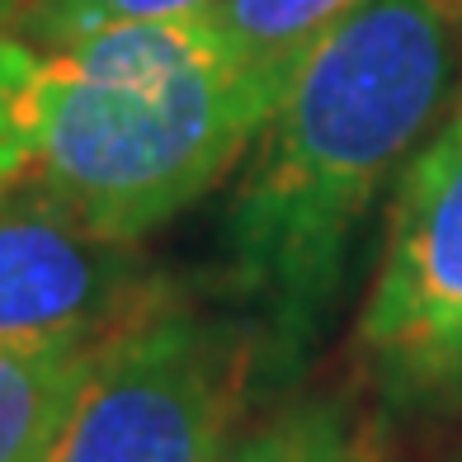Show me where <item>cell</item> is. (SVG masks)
Segmentation results:
<instances>
[{
    "instance_id": "obj_1",
    "label": "cell",
    "mask_w": 462,
    "mask_h": 462,
    "mask_svg": "<svg viewBox=\"0 0 462 462\" xmlns=\"http://www.w3.org/2000/svg\"><path fill=\"white\" fill-rule=\"evenodd\" d=\"M462 90V0H364L292 76L217 226V302L255 335L260 396L330 330L359 231Z\"/></svg>"
},
{
    "instance_id": "obj_2",
    "label": "cell",
    "mask_w": 462,
    "mask_h": 462,
    "mask_svg": "<svg viewBox=\"0 0 462 462\" xmlns=\"http://www.w3.org/2000/svg\"><path fill=\"white\" fill-rule=\"evenodd\" d=\"M283 95L241 67L213 10L57 52L0 29V184L38 180L90 226L142 241L250 152Z\"/></svg>"
},
{
    "instance_id": "obj_3",
    "label": "cell",
    "mask_w": 462,
    "mask_h": 462,
    "mask_svg": "<svg viewBox=\"0 0 462 462\" xmlns=\"http://www.w3.org/2000/svg\"><path fill=\"white\" fill-rule=\"evenodd\" d=\"M255 402L250 326L165 279L104 335L52 462H222Z\"/></svg>"
},
{
    "instance_id": "obj_4",
    "label": "cell",
    "mask_w": 462,
    "mask_h": 462,
    "mask_svg": "<svg viewBox=\"0 0 462 462\" xmlns=\"http://www.w3.org/2000/svg\"><path fill=\"white\" fill-rule=\"evenodd\" d=\"M354 368L387 415L462 406V104L392 184L383 260L354 326Z\"/></svg>"
},
{
    "instance_id": "obj_5",
    "label": "cell",
    "mask_w": 462,
    "mask_h": 462,
    "mask_svg": "<svg viewBox=\"0 0 462 462\" xmlns=\"http://www.w3.org/2000/svg\"><path fill=\"white\" fill-rule=\"evenodd\" d=\"M161 283L142 241L90 226L38 180L0 184V345L99 340Z\"/></svg>"
},
{
    "instance_id": "obj_6",
    "label": "cell",
    "mask_w": 462,
    "mask_h": 462,
    "mask_svg": "<svg viewBox=\"0 0 462 462\" xmlns=\"http://www.w3.org/2000/svg\"><path fill=\"white\" fill-rule=\"evenodd\" d=\"M99 340L0 345V462H52L90 383Z\"/></svg>"
},
{
    "instance_id": "obj_7",
    "label": "cell",
    "mask_w": 462,
    "mask_h": 462,
    "mask_svg": "<svg viewBox=\"0 0 462 462\" xmlns=\"http://www.w3.org/2000/svg\"><path fill=\"white\" fill-rule=\"evenodd\" d=\"M222 462H392L377 420L349 396H292L255 430H245Z\"/></svg>"
},
{
    "instance_id": "obj_8",
    "label": "cell",
    "mask_w": 462,
    "mask_h": 462,
    "mask_svg": "<svg viewBox=\"0 0 462 462\" xmlns=\"http://www.w3.org/2000/svg\"><path fill=\"white\" fill-rule=\"evenodd\" d=\"M359 5L364 0H217L213 19L241 67L288 90L307 52Z\"/></svg>"
},
{
    "instance_id": "obj_9",
    "label": "cell",
    "mask_w": 462,
    "mask_h": 462,
    "mask_svg": "<svg viewBox=\"0 0 462 462\" xmlns=\"http://www.w3.org/2000/svg\"><path fill=\"white\" fill-rule=\"evenodd\" d=\"M217 0H24L0 24L24 38L38 52L71 48L99 29L133 24V19H171V14H203Z\"/></svg>"
},
{
    "instance_id": "obj_10",
    "label": "cell",
    "mask_w": 462,
    "mask_h": 462,
    "mask_svg": "<svg viewBox=\"0 0 462 462\" xmlns=\"http://www.w3.org/2000/svg\"><path fill=\"white\" fill-rule=\"evenodd\" d=\"M19 5H24V0H0V19H5L10 10H19Z\"/></svg>"
}]
</instances>
